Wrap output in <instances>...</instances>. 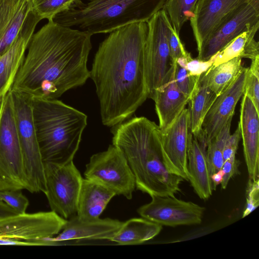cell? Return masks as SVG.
<instances>
[{"mask_svg":"<svg viewBox=\"0 0 259 259\" xmlns=\"http://www.w3.org/2000/svg\"><path fill=\"white\" fill-rule=\"evenodd\" d=\"M175 71L170 80L157 89L151 98L155 102V111L159 120L158 126L161 131L172 123L189 101L176 84Z\"/></svg>","mask_w":259,"mask_h":259,"instance_id":"cell-22","label":"cell"},{"mask_svg":"<svg viewBox=\"0 0 259 259\" xmlns=\"http://www.w3.org/2000/svg\"><path fill=\"white\" fill-rule=\"evenodd\" d=\"M168 0H88L57 15L53 21L92 35L109 33L124 26L147 22Z\"/></svg>","mask_w":259,"mask_h":259,"instance_id":"cell-5","label":"cell"},{"mask_svg":"<svg viewBox=\"0 0 259 259\" xmlns=\"http://www.w3.org/2000/svg\"><path fill=\"white\" fill-rule=\"evenodd\" d=\"M115 193L108 188L93 181L83 179L80 189L76 215L83 219L100 218Z\"/></svg>","mask_w":259,"mask_h":259,"instance_id":"cell-23","label":"cell"},{"mask_svg":"<svg viewBox=\"0 0 259 259\" xmlns=\"http://www.w3.org/2000/svg\"><path fill=\"white\" fill-rule=\"evenodd\" d=\"M224 175L223 170L221 169L211 175V180L213 190H215L217 186L221 184L223 179Z\"/></svg>","mask_w":259,"mask_h":259,"instance_id":"cell-40","label":"cell"},{"mask_svg":"<svg viewBox=\"0 0 259 259\" xmlns=\"http://www.w3.org/2000/svg\"><path fill=\"white\" fill-rule=\"evenodd\" d=\"M41 19L33 11L11 47L0 56V101L11 89L30 41Z\"/></svg>","mask_w":259,"mask_h":259,"instance_id":"cell-17","label":"cell"},{"mask_svg":"<svg viewBox=\"0 0 259 259\" xmlns=\"http://www.w3.org/2000/svg\"><path fill=\"white\" fill-rule=\"evenodd\" d=\"M47 191L51 210L65 220L77 214L81 174L73 160L64 164L44 162Z\"/></svg>","mask_w":259,"mask_h":259,"instance_id":"cell-11","label":"cell"},{"mask_svg":"<svg viewBox=\"0 0 259 259\" xmlns=\"http://www.w3.org/2000/svg\"><path fill=\"white\" fill-rule=\"evenodd\" d=\"M243 94L251 100L259 112V58L251 61L247 69Z\"/></svg>","mask_w":259,"mask_h":259,"instance_id":"cell-31","label":"cell"},{"mask_svg":"<svg viewBox=\"0 0 259 259\" xmlns=\"http://www.w3.org/2000/svg\"><path fill=\"white\" fill-rule=\"evenodd\" d=\"M193 135L189 113L185 108L172 123L161 131L163 163L167 171L188 181V151Z\"/></svg>","mask_w":259,"mask_h":259,"instance_id":"cell-13","label":"cell"},{"mask_svg":"<svg viewBox=\"0 0 259 259\" xmlns=\"http://www.w3.org/2000/svg\"><path fill=\"white\" fill-rule=\"evenodd\" d=\"M84 176L127 199L133 198L136 188L135 177L125 157L113 145L91 157Z\"/></svg>","mask_w":259,"mask_h":259,"instance_id":"cell-10","label":"cell"},{"mask_svg":"<svg viewBox=\"0 0 259 259\" xmlns=\"http://www.w3.org/2000/svg\"><path fill=\"white\" fill-rule=\"evenodd\" d=\"M170 54L171 59L174 63L182 57H187L190 55L185 49L182 44L178 33L176 29L171 26L168 38Z\"/></svg>","mask_w":259,"mask_h":259,"instance_id":"cell-35","label":"cell"},{"mask_svg":"<svg viewBox=\"0 0 259 259\" xmlns=\"http://www.w3.org/2000/svg\"><path fill=\"white\" fill-rule=\"evenodd\" d=\"M11 92L0 101V190L26 189Z\"/></svg>","mask_w":259,"mask_h":259,"instance_id":"cell-8","label":"cell"},{"mask_svg":"<svg viewBox=\"0 0 259 259\" xmlns=\"http://www.w3.org/2000/svg\"><path fill=\"white\" fill-rule=\"evenodd\" d=\"M34 13L41 20L53 21L55 17L81 3V0H31Z\"/></svg>","mask_w":259,"mask_h":259,"instance_id":"cell-29","label":"cell"},{"mask_svg":"<svg viewBox=\"0 0 259 259\" xmlns=\"http://www.w3.org/2000/svg\"><path fill=\"white\" fill-rule=\"evenodd\" d=\"M206 147L205 141L192 136L188 151V181L196 194L203 200L208 199L213 191Z\"/></svg>","mask_w":259,"mask_h":259,"instance_id":"cell-21","label":"cell"},{"mask_svg":"<svg viewBox=\"0 0 259 259\" xmlns=\"http://www.w3.org/2000/svg\"><path fill=\"white\" fill-rule=\"evenodd\" d=\"M113 127L112 145L125 157L135 177L137 189L150 196H174L181 191L184 180L165 167L161 131L155 122L136 117Z\"/></svg>","mask_w":259,"mask_h":259,"instance_id":"cell-3","label":"cell"},{"mask_svg":"<svg viewBox=\"0 0 259 259\" xmlns=\"http://www.w3.org/2000/svg\"><path fill=\"white\" fill-rule=\"evenodd\" d=\"M123 222L110 218L83 219L77 215L67 220L62 232L55 237L45 238L48 246L63 245L70 241L109 240Z\"/></svg>","mask_w":259,"mask_h":259,"instance_id":"cell-15","label":"cell"},{"mask_svg":"<svg viewBox=\"0 0 259 259\" xmlns=\"http://www.w3.org/2000/svg\"><path fill=\"white\" fill-rule=\"evenodd\" d=\"M198 0H168L163 9L172 27L180 33L184 24L194 15Z\"/></svg>","mask_w":259,"mask_h":259,"instance_id":"cell-28","label":"cell"},{"mask_svg":"<svg viewBox=\"0 0 259 259\" xmlns=\"http://www.w3.org/2000/svg\"><path fill=\"white\" fill-rule=\"evenodd\" d=\"M145 45V78L148 98L170 79L176 68L170 54L169 34L172 25L164 9L147 22Z\"/></svg>","mask_w":259,"mask_h":259,"instance_id":"cell-6","label":"cell"},{"mask_svg":"<svg viewBox=\"0 0 259 259\" xmlns=\"http://www.w3.org/2000/svg\"><path fill=\"white\" fill-rule=\"evenodd\" d=\"M247 69L244 67L231 85L217 97L206 114L201 131L206 144L218 135L233 117L237 104L244 94Z\"/></svg>","mask_w":259,"mask_h":259,"instance_id":"cell-16","label":"cell"},{"mask_svg":"<svg viewBox=\"0 0 259 259\" xmlns=\"http://www.w3.org/2000/svg\"><path fill=\"white\" fill-rule=\"evenodd\" d=\"M240 163V162L236 158V154L233 155L224 161L221 168L224 174L223 181L221 184L222 189H225L230 179L240 174L239 170Z\"/></svg>","mask_w":259,"mask_h":259,"instance_id":"cell-36","label":"cell"},{"mask_svg":"<svg viewBox=\"0 0 259 259\" xmlns=\"http://www.w3.org/2000/svg\"><path fill=\"white\" fill-rule=\"evenodd\" d=\"M215 57V54L206 61L191 58L187 61L185 68L192 75L198 77L206 72L212 66Z\"/></svg>","mask_w":259,"mask_h":259,"instance_id":"cell-37","label":"cell"},{"mask_svg":"<svg viewBox=\"0 0 259 259\" xmlns=\"http://www.w3.org/2000/svg\"><path fill=\"white\" fill-rule=\"evenodd\" d=\"M248 0H198L189 20L197 50L220 23Z\"/></svg>","mask_w":259,"mask_h":259,"instance_id":"cell-18","label":"cell"},{"mask_svg":"<svg viewBox=\"0 0 259 259\" xmlns=\"http://www.w3.org/2000/svg\"><path fill=\"white\" fill-rule=\"evenodd\" d=\"M217 97L208 87L205 73L202 74L198 78L188 103L190 130L193 137L199 138L201 136L204 117Z\"/></svg>","mask_w":259,"mask_h":259,"instance_id":"cell-24","label":"cell"},{"mask_svg":"<svg viewBox=\"0 0 259 259\" xmlns=\"http://www.w3.org/2000/svg\"><path fill=\"white\" fill-rule=\"evenodd\" d=\"M151 201L140 206L138 213L143 218L161 226L176 227L201 224L205 208L175 196H152Z\"/></svg>","mask_w":259,"mask_h":259,"instance_id":"cell-12","label":"cell"},{"mask_svg":"<svg viewBox=\"0 0 259 259\" xmlns=\"http://www.w3.org/2000/svg\"><path fill=\"white\" fill-rule=\"evenodd\" d=\"M66 221L52 210L4 218L0 219V240L18 245L44 246L42 239L58 234Z\"/></svg>","mask_w":259,"mask_h":259,"instance_id":"cell-9","label":"cell"},{"mask_svg":"<svg viewBox=\"0 0 259 259\" xmlns=\"http://www.w3.org/2000/svg\"><path fill=\"white\" fill-rule=\"evenodd\" d=\"M248 3L257 11L259 12V0H248Z\"/></svg>","mask_w":259,"mask_h":259,"instance_id":"cell-41","label":"cell"},{"mask_svg":"<svg viewBox=\"0 0 259 259\" xmlns=\"http://www.w3.org/2000/svg\"><path fill=\"white\" fill-rule=\"evenodd\" d=\"M241 139L240 127L238 123L235 131L232 134H230L226 141L223 151L224 161L233 155L236 154L238 144Z\"/></svg>","mask_w":259,"mask_h":259,"instance_id":"cell-38","label":"cell"},{"mask_svg":"<svg viewBox=\"0 0 259 259\" xmlns=\"http://www.w3.org/2000/svg\"><path fill=\"white\" fill-rule=\"evenodd\" d=\"M21 150L26 190L47 191L42 161L33 122L31 97L10 90Z\"/></svg>","mask_w":259,"mask_h":259,"instance_id":"cell-7","label":"cell"},{"mask_svg":"<svg viewBox=\"0 0 259 259\" xmlns=\"http://www.w3.org/2000/svg\"><path fill=\"white\" fill-rule=\"evenodd\" d=\"M147 32L146 22L122 27L109 33L95 55L90 77L106 126L128 119L148 98L144 55Z\"/></svg>","mask_w":259,"mask_h":259,"instance_id":"cell-1","label":"cell"},{"mask_svg":"<svg viewBox=\"0 0 259 259\" xmlns=\"http://www.w3.org/2000/svg\"><path fill=\"white\" fill-rule=\"evenodd\" d=\"M259 23V12L248 2L232 11L218 25L198 51L197 59L206 61L241 33Z\"/></svg>","mask_w":259,"mask_h":259,"instance_id":"cell-14","label":"cell"},{"mask_svg":"<svg viewBox=\"0 0 259 259\" xmlns=\"http://www.w3.org/2000/svg\"><path fill=\"white\" fill-rule=\"evenodd\" d=\"M243 68L242 58L240 57L211 66L205 72L207 84L218 96L231 85Z\"/></svg>","mask_w":259,"mask_h":259,"instance_id":"cell-26","label":"cell"},{"mask_svg":"<svg viewBox=\"0 0 259 259\" xmlns=\"http://www.w3.org/2000/svg\"><path fill=\"white\" fill-rule=\"evenodd\" d=\"M0 200L13 208L18 214L26 212L29 201L20 190H0Z\"/></svg>","mask_w":259,"mask_h":259,"instance_id":"cell-33","label":"cell"},{"mask_svg":"<svg viewBox=\"0 0 259 259\" xmlns=\"http://www.w3.org/2000/svg\"><path fill=\"white\" fill-rule=\"evenodd\" d=\"M249 30L238 35L216 53L212 66H217L236 57L244 58Z\"/></svg>","mask_w":259,"mask_h":259,"instance_id":"cell-30","label":"cell"},{"mask_svg":"<svg viewBox=\"0 0 259 259\" xmlns=\"http://www.w3.org/2000/svg\"><path fill=\"white\" fill-rule=\"evenodd\" d=\"M243 153L249 179H258L259 176V112L245 95L242 97L240 120Z\"/></svg>","mask_w":259,"mask_h":259,"instance_id":"cell-19","label":"cell"},{"mask_svg":"<svg viewBox=\"0 0 259 259\" xmlns=\"http://www.w3.org/2000/svg\"><path fill=\"white\" fill-rule=\"evenodd\" d=\"M32 12L31 0H0V56L14 42Z\"/></svg>","mask_w":259,"mask_h":259,"instance_id":"cell-20","label":"cell"},{"mask_svg":"<svg viewBox=\"0 0 259 259\" xmlns=\"http://www.w3.org/2000/svg\"><path fill=\"white\" fill-rule=\"evenodd\" d=\"M232 119L231 118L220 133L206 144V156L210 175L220 170L224 162L223 151L230 135Z\"/></svg>","mask_w":259,"mask_h":259,"instance_id":"cell-27","label":"cell"},{"mask_svg":"<svg viewBox=\"0 0 259 259\" xmlns=\"http://www.w3.org/2000/svg\"><path fill=\"white\" fill-rule=\"evenodd\" d=\"M92 35L48 21L34 33L11 90L30 97L57 99L85 83Z\"/></svg>","mask_w":259,"mask_h":259,"instance_id":"cell-2","label":"cell"},{"mask_svg":"<svg viewBox=\"0 0 259 259\" xmlns=\"http://www.w3.org/2000/svg\"><path fill=\"white\" fill-rule=\"evenodd\" d=\"M31 102L43 162L72 161L87 125V116L57 99L32 97Z\"/></svg>","mask_w":259,"mask_h":259,"instance_id":"cell-4","label":"cell"},{"mask_svg":"<svg viewBox=\"0 0 259 259\" xmlns=\"http://www.w3.org/2000/svg\"><path fill=\"white\" fill-rule=\"evenodd\" d=\"M198 77L192 75L185 68L176 63L175 79L180 91L190 99L196 86Z\"/></svg>","mask_w":259,"mask_h":259,"instance_id":"cell-32","label":"cell"},{"mask_svg":"<svg viewBox=\"0 0 259 259\" xmlns=\"http://www.w3.org/2000/svg\"><path fill=\"white\" fill-rule=\"evenodd\" d=\"M259 205V179H249L246 188V202L242 218L248 215Z\"/></svg>","mask_w":259,"mask_h":259,"instance_id":"cell-34","label":"cell"},{"mask_svg":"<svg viewBox=\"0 0 259 259\" xmlns=\"http://www.w3.org/2000/svg\"><path fill=\"white\" fill-rule=\"evenodd\" d=\"M162 226L145 218H132L125 222L110 241L118 245H136L152 239L161 232Z\"/></svg>","mask_w":259,"mask_h":259,"instance_id":"cell-25","label":"cell"},{"mask_svg":"<svg viewBox=\"0 0 259 259\" xmlns=\"http://www.w3.org/2000/svg\"><path fill=\"white\" fill-rule=\"evenodd\" d=\"M18 214L8 205L0 200V219Z\"/></svg>","mask_w":259,"mask_h":259,"instance_id":"cell-39","label":"cell"}]
</instances>
